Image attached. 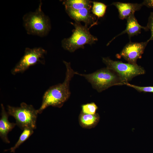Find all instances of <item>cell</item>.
<instances>
[{"label":"cell","instance_id":"2e32d148","mask_svg":"<svg viewBox=\"0 0 153 153\" xmlns=\"http://www.w3.org/2000/svg\"><path fill=\"white\" fill-rule=\"evenodd\" d=\"M93 4L91 12L98 18L103 17L105 15L107 6L105 4L97 1H92Z\"/></svg>","mask_w":153,"mask_h":153},{"label":"cell","instance_id":"7a4b0ae2","mask_svg":"<svg viewBox=\"0 0 153 153\" xmlns=\"http://www.w3.org/2000/svg\"><path fill=\"white\" fill-rule=\"evenodd\" d=\"M40 1L35 11L26 13L23 17V26L29 35L42 37L47 35L51 29L49 17L41 9Z\"/></svg>","mask_w":153,"mask_h":153},{"label":"cell","instance_id":"ac0fdd59","mask_svg":"<svg viewBox=\"0 0 153 153\" xmlns=\"http://www.w3.org/2000/svg\"><path fill=\"white\" fill-rule=\"evenodd\" d=\"M125 85L133 88L139 92L153 93V86H141L131 84L129 83H126Z\"/></svg>","mask_w":153,"mask_h":153},{"label":"cell","instance_id":"8fae6325","mask_svg":"<svg viewBox=\"0 0 153 153\" xmlns=\"http://www.w3.org/2000/svg\"><path fill=\"white\" fill-rule=\"evenodd\" d=\"M1 113L0 119V136L3 141L5 143H10L7 135L8 133L15 127L16 123H10L8 120L9 116L5 110L3 105L1 104Z\"/></svg>","mask_w":153,"mask_h":153},{"label":"cell","instance_id":"ba28073f","mask_svg":"<svg viewBox=\"0 0 153 153\" xmlns=\"http://www.w3.org/2000/svg\"><path fill=\"white\" fill-rule=\"evenodd\" d=\"M149 41L140 42H130L124 47L117 58L122 57L128 63L136 64L137 60L141 58L145 48Z\"/></svg>","mask_w":153,"mask_h":153},{"label":"cell","instance_id":"5b68a950","mask_svg":"<svg viewBox=\"0 0 153 153\" xmlns=\"http://www.w3.org/2000/svg\"><path fill=\"white\" fill-rule=\"evenodd\" d=\"M7 110L8 115L14 118L16 124L22 130L26 128L33 130L36 128L38 113L37 110H36L31 105L22 102L19 107L8 105Z\"/></svg>","mask_w":153,"mask_h":153},{"label":"cell","instance_id":"ffe728a7","mask_svg":"<svg viewBox=\"0 0 153 153\" xmlns=\"http://www.w3.org/2000/svg\"><path fill=\"white\" fill-rule=\"evenodd\" d=\"M142 4L148 8H153V0H144Z\"/></svg>","mask_w":153,"mask_h":153},{"label":"cell","instance_id":"8992f818","mask_svg":"<svg viewBox=\"0 0 153 153\" xmlns=\"http://www.w3.org/2000/svg\"><path fill=\"white\" fill-rule=\"evenodd\" d=\"M102 61L107 68L112 70L119 76L125 85L135 77L144 74L145 73L144 68L137 64L114 61L109 57L103 58Z\"/></svg>","mask_w":153,"mask_h":153},{"label":"cell","instance_id":"d6986e66","mask_svg":"<svg viewBox=\"0 0 153 153\" xmlns=\"http://www.w3.org/2000/svg\"><path fill=\"white\" fill-rule=\"evenodd\" d=\"M148 29L151 31V35L148 40L150 41L153 40V12H151L148 18V22L146 26Z\"/></svg>","mask_w":153,"mask_h":153},{"label":"cell","instance_id":"5bb4252c","mask_svg":"<svg viewBox=\"0 0 153 153\" xmlns=\"http://www.w3.org/2000/svg\"><path fill=\"white\" fill-rule=\"evenodd\" d=\"M92 1L89 0H66L63 1L65 8L73 10H80L84 8L91 9Z\"/></svg>","mask_w":153,"mask_h":153},{"label":"cell","instance_id":"7c38bea8","mask_svg":"<svg viewBox=\"0 0 153 153\" xmlns=\"http://www.w3.org/2000/svg\"><path fill=\"white\" fill-rule=\"evenodd\" d=\"M127 24L126 29L122 32L114 37L108 44L107 45L118 36L123 34L127 33L129 38L141 33L142 29L147 31L148 29L147 26L144 27L140 25L135 18L134 14L131 15L126 19Z\"/></svg>","mask_w":153,"mask_h":153},{"label":"cell","instance_id":"9c48e42d","mask_svg":"<svg viewBox=\"0 0 153 153\" xmlns=\"http://www.w3.org/2000/svg\"><path fill=\"white\" fill-rule=\"evenodd\" d=\"M65 9L69 16L75 22H84L85 25H90V28L97 24V22H95V16L91 13V9L85 8L75 10L65 7Z\"/></svg>","mask_w":153,"mask_h":153},{"label":"cell","instance_id":"30bf717a","mask_svg":"<svg viewBox=\"0 0 153 153\" xmlns=\"http://www.w3.org/2000/svg\"><path fill=\"white\" fill-rule=\"evenodd\" d=\"M111 5L114 6L119 12V17L121 20L126 19L129 17L134 14L135 12L139 10L143 6L142 3H124L114 2Z\"/></svg>","mask_w":153,"mask_h":153},{"label":"cell","instance_id":"52a82bcc","mask_svg":"<svg viewBox=\"0 0 153 153\" xmlns=\"http://www.w3.org/2000/svg\"><path fill=\"white\" fill-rule=\"evenodd\" d=\"M47 51L41 47L33 48H26L24 55L11 70L12 74L23 73L29 67L38 63L44 64L45 56Z\"/></svg>","mask_w":153,"mask_h":153},{"label":"cell","instance_id":"6da1fadb","mask_svg":"<svg viewBox=\"0 0 153 153\" xmlns=\"http://www.w3.org/2000/svg\"><path fill=\"white\" fill-rule=\"evenodd\" d=\"M63 62L66 69L65 80L61 83L50 87L45 92L41 105L37 110L38 114L41 113L44 109L50 106L61 108L70 97V82L75 75V72L71 68L70 62L65 61Z\"/></svg>","mask_w":153,"mask_h":153},{"label":"cell","instance_id":"e0dca14e","mask_svg":"<svg viewBox=\"0 0 153 153\" xmlns=\"http://www.w3.org/2000/svg\"><path fill=\"white\" fill-rule=\"evenodd\" d=\"M82 113L88 114H94L98 108L95 103L93 102L83 105L81 106Z\"/></svg>","mask_w":153,"mask_h":153},{"label":"cell","instance_id":"9a60e30c","mask_svg":"<svg viewBox=\"0 0 153 153\" xmlns=\"http://www.w3.org/2000/svg\"><path fill=\"white\" fill-rule=\"evenodd\" d=\"M33 133V131L32 129L29 128L24 129L23 130L18 140L14 146L10 149L5 150V151L10 150V152L15 153L16 149L18 148Z\"/></svg>","mask_w":153,"mask_h":153},{"label":"cell","instance_id":"3957f363","mask_svg":"<svg viewBox=\"0 0 153 153\" xmlns=\"http://www.w3.org/2000/svg\"><path fill=\"white\" fill-rule=\"evenodd\" d=\"M75 27L72 30V34L69 37L64 38L61 41L63 48L71 52L77 49L84 48L86 44L91 45L95 43L98 39L92 35L88 26L82 25L80 23L71 22Z\"/></svg>","mask_w":153,"mask_h":153},{"label":"cell","instance_id":"277c9868","mask_svg":"<svg viewBox=\"0 0 153 153\" xmlns=\"http://www.w3.org/2000/svg\"><path fill=\"white\" fill-rule=\"evenodd\" d=\"M75 75L84 77L98 92H101L114 86L125 85L115 72L107 67L88 74L75 72Z\"/></svg>","mask_w":153,"mask_h":153},{"label":"cell","instance_id":"4fadbf2b","mask_svg":"<svg viewBox=\"0 0 153 153\" xmlns=\"http://www.w3.org/2000/svg\"><path fill=\"white\" fill-rule=\"evenodd\" d=\"M99 120L100 116L98 113L91 114L81 112L79 115L78 121L80 125L83 128L91 129L97 125Z\"/></svg>","mask_w":153,"mask_h":153}]
</instances>
